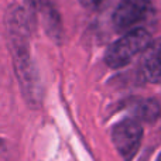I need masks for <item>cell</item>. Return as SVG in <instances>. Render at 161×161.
<instances>
[{
  "label": "cell",
  "instance_id": "1",
  "mask_svg": "<svg viewBox=\"0 0 161 161\" xmlns=\"http://www.w3.org/2000/svg\"><path fill=\"white\" fill-rule=\"evenodd\" d=\"M151 44V36L144 28L130 30L108 48L105 62L110 68H122L127 65L137 54L147 50Z\"/></svg>",
  "mask_w": 161,
  "mask_h": 161
},
{
  "label": "cell",
  "instance_id": "2",
  "mask_svg": "<svg viewBox=\"0 0 161 161\" xmlns=\"http://www.w3.org/2000/svg\"><path fill=\"white\" fill-rule=\"evenodd\" d=\"M153 13L150 0H122L113 14V24L117 31L127 33L139 28V24Z\"/></svg>",
  "mask_w": 161,
  "mask_h": 161
},
{
  "label": "cell",
  "instance_id": "3",
  "mask_svg": "<svg viewBox=\"0 0 161 161\" xmlns=\"http://www.w3.org/2000/svg\"><path fill=\"white\" fill-rule=\"evenodd\" d=\"M143 137V129L134 119H125L117 123L112 131V140L125 161H130L136 156Z\"/></svg>",
  "mask_w": 161,
  "mask_h": 161
},
{
  "label": "cell",
  "instance_id": "4",
  "mask_svg": "<svg viewBox=\"0 0 161 161\" xmlns=\"http://www.w3.org/2000/svg\"><path fill=\"white\" fill-rule=\"evenodd\" d=\"M143 74L153 83H161V38L151 41L144 51Z\"/></svg>",
  "mask_w": 161,
  "mask_h": 161
},
{
  "label": "cell",
  "instance_id": "5",
  "mask_svg": "<svg viewBox=\"0 0 161 161\" xmlns=\"http://www.w3.org/2000/svg\"><path fill=\"white\" fill-rule=\"evenodd\" d=\"M86 8H91V10H96V8H100L103 4H105L108 0H79Z\"/></svg>",
  "mask_w": 161,
  "mask_h": 161
},
{
  "label": "cell",
  "instance_id": "6",
  "mask_svg": "<svg viewBox=\"0 0 161 161\" xmlns=\"http://www.w3.org/2000/svg\"><path fill=\"white\" fill-rule=\"evenodd\" d=\"M157 161H161V154H160V157H158V160H157Z\"/></svg>",
  "mask_w": 161,
  "mask_h": 161
}]
</instances>
